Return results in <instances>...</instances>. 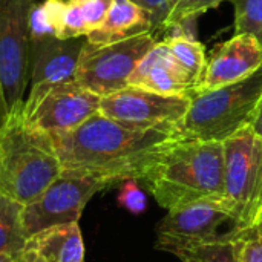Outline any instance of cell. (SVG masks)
I'll return each mask as SVG.
<instances>
[{"label": "cell", "instance_id": "7a4b0ae2", "mask_svg": "<svg viewBox=\"0 0 262 262\" xmlns=\"http://www.w3.org/2000/svg\"><path fill=\"white\" fill-rule=\"evenodd\" d=\"M138 181L166 210L200 201H227L224 146L177 138L150 161Z\"/></svg>", "mask_w": 262, "mask_h": 262}, {"label": "cell", "instance_id": "4fadbf2b", "mask_svg": "<svg viewBox=\"0 0 262 262\" xmlns=\"http://www.w3.org/2000/svg\"><path fill=\"white\" fill-rule=\"evenodd\" d=\"M262 66V46L249 34H235L207 60L200 89H216L244 80ZM198 89V91H200Z\"/></svg>", "mask_w": 262, "mask_h": 262}, {"label": "cell", "instance_id": "d6986e66", "mask_svg": "<svg viewBox=\"0 0 262 262\" xmlns=\"http://www.w3.org/2000/svg\"><path fill=\"white\" fill-rule=\"evenodd\" d=\"M235 9V34H249L262 46V0H227Z\"/></svg>", "mask_w": 262, "mask_h": 262}, {"label": "cell", "instance_id": "4dcf8cb0", "mask_svg": "<svg viewBox=\"0 0 262 262\" xmlns=\"http://www.w3.org/2000/svg\"><path fill=\"white\" fill-rule=\"evenodd\" d=\"M8 106H6V100H5V94H3V86L0 81V132L8 120Z\"/></svg>", "mask_w": 262, "mask_h": 262}, {"label": "cell", "instance_id": "ac0fdd59", "mask_svg": "<svg viewBox=\"0 0 262 262\" xmlns=\"http://www.w3.org/2000/svg\"><path fill=\"white\" fill-rule=\"evenodd\" d=\"M23 204L0 192V253L18 255L26 247Z\"/></svg>", "mask_w": 262, "mask_h": 262}, {"label": "cell", "instance_id": "7c38bea8", "mask_svg": "<svg viewBox=\"0 0 262 262\" xmlns=\"http://www.w3.org/2000/svg\"><path fill=\"white\" fill-rule=\"evenodd\" d=\"M100 95L84 89L77 81H68L51 88L26 115V120L29 126L46 135L63 134L100 112Z\"/></svg>", "mask_w": 262, "mask_h": 262}, {"label": "cell", "instance_id": "277c9868", "mask_svg": "<svg viewBox=\"0 0 262 262\" xmlns=\"http://www.w3.org/2000/svg\"><path fill=\"white\" fill-rule=\"evenodd\" d=\"M262 97V66L244 80L216 89H200L178 127L181 140L226 141L253 120Z\"/></svg>", "mask_w": 262, "mask_h": 262}, {"label": "cell", "instance_id": "8992f818", "mask_svg": "<svg viewBox=\"0 0 262 262\" xmlns=\"http://www.w3.org/2000/svg\"><path fill=\"white\" fill-rule=\"evenodd\" d=\"M37 0H0V81L8 114L25 112L31 78L29 11Z\"/></svg>", "mask_w": 262, "mask_h": 262}, {"label": "cell", "instance_id": "f1b7e54d", "mask_svg": "<svg viewBox=\"0 0 262 262\" xmlns=\"http://www.w3.org/2000/svg\"><path fill=\"white\" fill-rule=\"evenodd\" d=\"M14 262H48L38 252L25 247V250H21L18 255L14 256Z\"/></svg>", "mask_w": 262, "mask_h": 262}, {"label": "cell", "instance_id": "cb8c5ba5", "mask_svg": "<svg viewBox=\"0 0 262 262\" xmlns=\"http://www.w3.org/2000/svg\"><path fill=\"white\" fill-rule=\"evenodd\" d=\"M118 203L126 210H129L135 215H140L146 209V195L137 186L135 180H127V181H124V184L121 187V192L118 195Z\"/></svg>", "mask_w": 262, "mask_h": 262}, {"label": "cell", "instance_id": "e575fe53", "mask_svg": "<svg viewBox=\"0 0 262 262\" xmlns=\"http://www.w3.org/2000/svg\"><path fill=\"white\" fill-rule=\"evenodd\" d=\"M258 221H261L262 223V213H261V216H259V220H258ZM258 221H256V223H258Z\"/></svg>", "mask_w": 262, "mask_h": 262}, {"label": "cell", "instance_id": "1f68e13d", "mask_svg": "<svg viewBox=\"0 0 262 262\" xmlns=\"http://www.w3.org/2000/svg\"><path fill=\"white\" fill-rule=\"evenodd\" d=\"M173 255L178 256L183 262H200L196 256H193V255H192L190 252H187V250H180V252H175Z\"/></svg>", "mask_w": 262, "mask_h": 262}, {"label": "cell", "instance_id": "d590c367", "mask_svg": "<svg viewBox=\"0 0 262 262\" xmlns=\"http://www.w3.org/2000/svg\"><path fill=\"white\" fill-rule=\"evenodd\" d=\"M61 2H64V3H68V0H61Z\"/></svg>", "mask_w": 262, "mask_h": 262}, {"label": "cell", "instance_id": "9a60e30c", "mask_svg": "<svg viewBox=\"0 0 262 262\" xmlns=\"http://www.w3.org/2000/svg\"><path fill=\"white\" fill-rule=\"evenodd\" d=\"M152 34L149 14L130 0H114L103 23L86 35L92 45H109L141 34Z\"/></svg>", "mask_w": 262, "mask_h": 262}, {"label": "cell", "instance_id": "30bf717a", "mask_svg": "<svg viewBox=\"0 0 262 262\" xmlns=\"http://www.w3.org/2000/svg\"><path fill=\"white\" fill-rule=\"evenodd\" d=\"M229 220L232 210L227 201H200L167 210L157 226L155 247L169 253L190 249L215 238Z\"/></svg>", "mask_w": 262, "mask_h": 262}, {"label": "cell", "instance_id": "836d02e7", "mask_svg": "<svg viewBox=\"0 0 262 262\" xmlns=\"http://www.w3.org/2000/svg\"><path fill=\"white\" fill-rule=\"evenodd\" d=\"M84 2H88V0H68V3H78V5H83Z\"/></svg>", "mask_w": 262, "mask_h": 262}, {"label": "cell", "instance_id": "484cf974", "mask_svg": "<svg viewBox=\"0 0 262 262\" xmlns=\"http://www.w3.org/2000/svg\"><path fill=\"white\" fill-rule=\"evenodd\" d=\"M112 3L114 0H88L81 5L83 17L88 26V34L103 23Z\"/></svg>", "mask_w": 262, "mask_h": 262}, {"label": "cell", "instance_id": "d6a6232c", "mask_svg": "<svg viewBox=\"0 0 262 262\" xmlns=\"http://www.w3.org/2000/svg\"><path fill=\"white\" fill-rule=\"evenodd\" d=\"M0 262H14V256L6 255V253H0Z\"/></svg>", "mask_w": 262, "mask_h": 262}, {"label": "cell", "instance_id": "5bb4252c", "mask_svg": "<svg viewBox=\"0 0 262 262\" xmlns=\"http://www.w3.org/2000/svg\"><path fill=\"white\" fill-rule=\"evenodd\" d=\"M127 84L164 95L192 97L195 94L193 86L173 60L164 40L157 41L143 57L130 74Z\"/></svg>", "mask_w": 262, "mask_h": 262}, {"label": "cell", "instance_id": "7402d4cb", "mask_svg": "<svg viewBox=\"0 0 262 262\" xmlns=\"http://www.w3.org/2000/svg\"><path fill=\"white\" fill-rule=\"evenodd\" d=\"M186 250L196 256L200 262H235L233 232L216 235L215 238Z\"/></svg>", "mask_w": 262, "mask_h": 262}, {"label": "cell", "instance_id": "f546056e", "mask_svg": "<svg viewBox=\"0 0 262 262\" xmlns=\"http://www.w3.org/2000/svg\"><path fill=\"white\" fill-rule=\"evenodd\" d=\"M250 126L262 138V97L259 103H258V106H256V111H255V115H253V120H252Z\"/></svg>", "mask_w": 262, "mask_h": 262}, {"label": "cell", "instance_id": "8fae6325", "mask_svg": "<svg viewBox=\"0 0 262 262\" xmlns=\"http://www.w3.org/2000/svg\"><path fill=\"white\" fill-rule=\"evenodd\" d=\"M84 43L86 37L57 38L55 35L31 43V78L29 94L25 100V115L38 104L51 88L75 81Z\"/></svg>", "mask_w": 262, "mask_h": 262}, {"label": "cell", "instance_id": "603a6c76", "mask_svg": "<svg viewBox=\"0 0 262 262\" xmlns=\"http://www.w3.org/2000/svg\"><path fill=\"white\" fill-rule=\"evenodd\" d=\"M28 23H29V38H31V43L37 41V40H43L46 37L55 35L52 26L49 25V21L46 18L45 9H43V2L41 3L35 2L31 6Z\"/></svg>", "mask_w": 262, "mask_h": 262}, {"label": "cell", "instance_id": "ba28073f", "mask_svg": "<svg viewBox=\"0 0 262 262\" xmlns=\"http://www.w3.org/2000/svg\"><path fill=\"white\" fill-rule=\"evenodd\" d=\"M114 183L94 173L61 172L34 201L23 206V227L26 238L48 227L78 223L89 200Z\"/></svg>", "mask_w": 262, "mask_h": 262}, {"label": "cell", "instance_id": "83f0119b", "mask_svg": "<svg viewBox=\"0 0 262 262\" xmlns=\"http://www.w3.org/2000/svg\"><path fill=\"white\" fill-rule=\"evenodd\" d=\"M68 3L61 0H43V9L57 38H63Z\"/></svg>", "mask_w": 262, "mask_h": 262}, {"label": "cell", "instance_id": "ffe728a7", "mask_svg": "<svg viewBox=\"0 0 262 262\" xmlns=\"http://www.w3.org/2000/svg\"><path fill=\"white\" fill-rule=\"evenodd\" d=\"M224 0H169V15L164 29H177L195 20L206 11L216 8Z\"/></svg>", "mask_w": 262, "mask_h": 262}, {"label": "cell", "instance_id": "6da1fadb", "mask_svg": "<svg viewBox=\"0 0 262 262\" xmlns=\"http://www.w3.org/2000/svg\"><path fill=\"white\" fill-rule=\"evenodd\" d=\"M61 172L94 173L114 184L138 181L150 161L173 140L170 129H134L97 112L78 127L49 135Z\"/></svg>", "mask_w": 262, "mask_h": 262}, {"label": "cell", "instance_id": "e0dca14e", "mask_svg": "<svg viewBox=\"0 0 262 262\" xmlns=\"http://www.w3.org/2000/svg\"><path fill=\"white\" fill-rule=\"evenodd\" d=\"M173 60L189 78L195 92L201 88L207 60L204 46L187 34H173L164 38Z\"/></svg>", "mask_w": 262, "mask_h": 262}, {"label": "cell", "instance_id": "4316f807", "mask_svg": "<svg viewBox=\"0 0 262 262\" xmlns=\"http://www.w3.org/2000/svg\"><path fill=\"white\" fill-rule=\"evenodd\" d=\"M143 8L152 21V34L157 29H164V23L169 15V0H130Z\"/></svg>", "mask_w": 262, "mask_h": 262}, {"label": "cell", "instance_id": "3957f363", "mask_svg": "<svg viewBox=\"0 0 262 262\" xmlns=\"http://www.w3.org/2000/svg\"><path fill=\"white\" fill-rule=\"evenodd\" d=\"M60 173L51 137L29 126L25 112L8 115L0 132V192L26 206Z\"/></svg>", "mask_w": 262, "mask_h": 262}, {"label": "cell", "instance_id": "5b68a950", "mask_svg": "<svg viewBox=\"0 0 262 262\" xmlns=\"http://www.w3.org/2000/svg\"><path fill=\"white\" fill-rule=\"evenodd\" d=\"M226 196L233 229L256 224L262 213V138L249 124L223 141Z\"/></svg>", "mask_w": 262, "mask_h": 262}, {"label": "cell", "instance_id": "d4e9b609", "mask_svg": "<svg viewBox=\"0 0 262 262\" xmlns=\"http://www.w3.org/2000/svg\"><path fill=\"white\" fill-rule=\"evenodd\" d=\"M86 35H88V26L83 17L81 5L68 3L63 38H77V37H86Z\"/></svg>", "mask_w": 262, "mask_h": 262}, {"label": "cell", "instance_id": "9c48e42d", "mask_svg": "<svg viewBox=\"0 0 262 262\" xmlns=\"http://www.w3.org/2000/svg\"><path fill=\"white\" fill-rule=\"evenodd\" d=\"M190 97L164 95L127 86L101 97L100 114L134 129L177 130L189 109Z\"/></svg>", "mask_w": 262, "mask_h": 262}, {"label": "cell", "instance_id": "52a82bcc", "mask_svg": "<svg viewBox=\"0 0 262 262\" xmlns=\"http://www.w3.org/2000/svg\"><path fill=\"white\" fill-rule=\"evenodd\" d=\"M154 34H141L109 45H92L86 40L75 74L84 89L106 97L127 88L137 64L155 46Z\"/></svg>", "mask_w": 262, "mask_h": 262}, {"label": "cell", "instance_id": "2e32d148", "mask_svg": "<svg viewBox=\"0 0 262 262\" xmlns=\"http://www.w3.org/2000/svg\"><path fill=\"white\" fill-rule=\"evenodd\" d=\"M26 247L48 262H84V244L78 223L48 227L29 236Z\"/></svg>", "mask_w": 262, "mask_h": 262}, {"label": "cell", "instance_id": "44dd1931", "mask_svg": "<svg viewBox=\"0 0 262 262\" xmlns=\"http://www.w3.org/2000/svg\"><path fill=\"white\" fill-rule=\"evenodd\" d=\"M235 262H262V223L258 221L249 229H233Z\"/></svg>", "mask_w": 262, "mask_h": 262}]
</instances>
